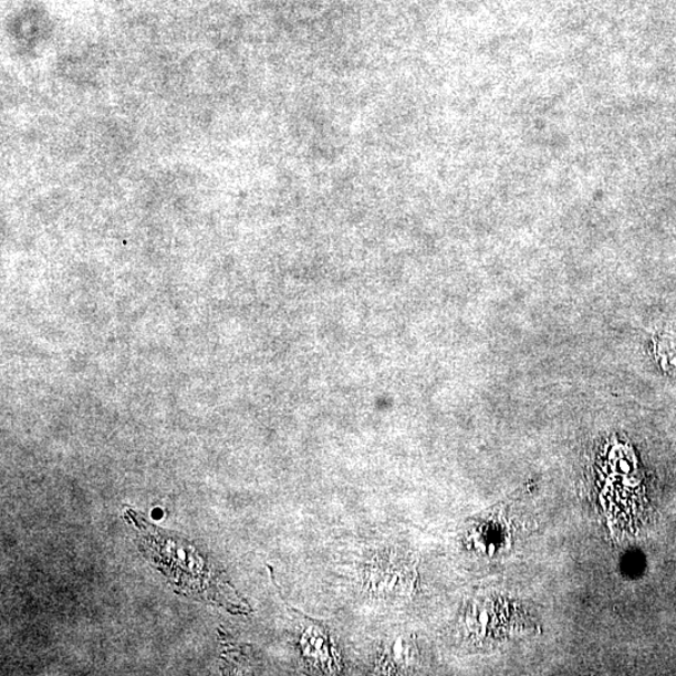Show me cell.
<instances>
[{
    "label": "cell",
    "mask_w": 676,
    "mask_h": 676,
    "mask_svg": "<svg viewBox=\"0 0 676 676\" xmlns=\"http://www.w3.org/2000/svg\"><path fill=\"white\" fill-rule=\"evenodd\" d=\"M368 587L381 597H403L412 592L415 566L406 560L384 559L370 568Z\"/></svg>",
    "instance_id": "cell-1"
}]
</instances>
